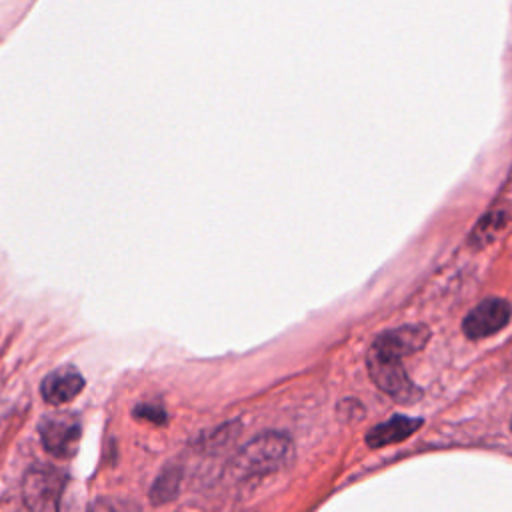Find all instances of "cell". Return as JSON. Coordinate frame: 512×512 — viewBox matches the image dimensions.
I'll return each mask as SVG.
<instances>
[{
	"label": "cell",
	"mask_w": 512,
	"mask_h": 512,
	"mask_svg": "<svg viewBox=\"0 0 512 512\" xmlns=\"http://www.w3.org/2000/svg\"><path fill=\"white\" fill-rule=\"evenodd\" d=\"M294 454L292 440L282 432H264L254 436L238 450L232 460V474L236 478L264 476L284 468Z\"/></svg>",
	"instance_id": "cell-1"
},
{
	"label": "cell",
	"mask_w": 512,
	"mask_h": 512,
	"mask_svg": "<svg viewBox=\"0 0 512 512\" xmlns=\"http://www.w3.org/2000/svg\"><path fill=\"white\" fill-rule=\"evenodd\" d=\"M366 368L370 380L392 400L400 404H410L422 396V390L406 374L402 360L370 346L366 352Z\"/></svg>",
	"instance_id": "cell-2"
},
{
	"label": "cell",
	"mask_w": 512,
	"mask_h": 512,
	"mask_svg": "<svg viewBox=\"0 0 512 512\" xmlns=\"http://www.w3.org/2000/svg\"><path fill=\"white\" fill-rule=\"evenodd\" d=\"M64 478L56 468L34 466L24 476V502L30 512H58Z\"/></svg>",
	"instance_id": "cell-3"
},
{
	"label": "cell",
	"mask_w": 512,
	"mask_h": 512,
	"mask_svg": "<svg viewBox=\"0 0 512 512\" xmlns=\"http://www.w3.org/2000/svg\"><path fill=\"white\" fill-rule=\"evenodd\" d=\"M40 440L46 452L56 458H70L80 442L82 426L76 414L54 412L40 420Z\"/></svg>",
	"instance_id": "cell-4"
},
{
	"label": "cell",
	"mask_w": 512,
	"mask_h": 512,
	"mask_svg": "<svg viewBox=\"0 0 512 512\" xmlns=\"http://www.w3.org/2000/svg\"><path fill=\"white\" fill-rule=\"evenodd\" d=\"M512 316V308L504 298L492 296L476 304L462 320V332L472 338L480 340L500 332Z\"/></svg>",
	"instance_id": "cell-5"
},
{
	"label": "cell",
	"mask_w": 512,
	"mask_h": 512,
	"mask_svg": "<svg viewBox=\"0 0 512 512\" xmlns=\"http://www.w3.org/2000/svg\"><path fill=\"white\" fill-rule=\"evenodd\" d=\"M430 340V328L424 324H404L392 330H386L382 334H378L372 340V348L394 356L398 360L416 354L418 350H422Z\"/></svg>",
	"instance_id": "cell-6"
},
{
	"label": "cell",
	"mask_w": 512,
	"mask_h": 512,
	"mask_svg": "<svg viewBox=\"0 0 512 512\" xmlns=\"http://www.w3.org/2000/svg\"><path fill=\"white\" fill-rule=\"evenodd\" d=\"M84 390V376L72 366H62L48 376H44L40 384V394L48 404H66L74 400Z\"/></svg>",
	"instance_id": "cell-7"
},
{
	"label": "cell",
	"mask_w": 512,
	"mask_h": 512,
	"mask_svg": "<svg viewBox=\"0 0 512 512\" xmlns=\"http://www.w3.org/2000/svg\"><path fill=\"white\" fill-rule=\"evenodd\" d=\"M422 426L420 418L412 416H392L382 424L374 426L366 434V444L370 448H384L388 444H396L412 436Z\"/></svg>",
	"instance_id": "cell-8"
},
{
	"label": "cell",
	"mask_w": 512,
	"mask_h": 512,
	"mask_svg": "<svg viewBox=\"0 0 512 512\" xmlns=\"http://www.w3.org/2000/svg\"><path fill=\"white\" fill-rule=\"evenodd\" d=\"M178 486H180V470L176 468H168L164 470L156 484H154V500H166V498H172L176 492H178Z\"/></svg>",
	"instance_id": "cell-9"
},
{
	"label": "cell",
	"mask_w": 512,
	"mask_h": 512,
	"mask_svg": "<svg viewBox=\"0 0 512 512\" xmlns=\"http://www.w3.org/2000/svg\"><path fill=\"white\" fill-rule=\"evenodd\" d=\"M134 416L142 418V420H148V422H154V424L166 422V412L156 404H138L134 408Z\"/></svg>",
	"instance_id": "cell-10"
},
{
	"label": "cell",
	"mask_w": 512,
	"mask_h": 512,
	"mask_svg": "<svg viewBox=\"0 0 512 512\" xmlns=\"http://www.w3.org/2000/svg\"><path fill=\"white\" fill-rule=\"evenodd\" d=\"M510 426H512V424H510Z\"/></svg>",
	"instance_id": "cell-11"
}]
</instances>
